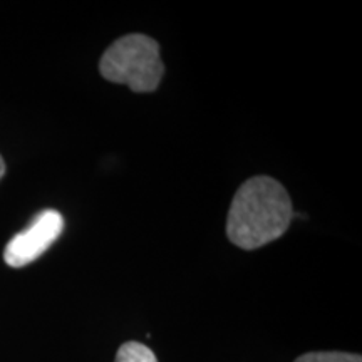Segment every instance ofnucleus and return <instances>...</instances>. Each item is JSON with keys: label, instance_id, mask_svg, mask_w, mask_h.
<instances>
[{"label": "nucleus", "instance_id": "423d86ee", "mask_svg": "<svg viewBox=\"0 0 362 362\" xmlns=\"http://www.w3.org/2000/svg\"><path fill=\"white\" fill-rule=\"evenodd\" d=\"M4 175H6V161H4V158L0 156V180H2Z\"/></svg>", "mask_w": 362, "mask_h": 362}, {"label": "nucleus", "instance_id": "f257e3e1", "mask_svg": "<svg viewBox=\"0 0 362 362\" xmlns=\"http://www.w3.org/2000/svg\"><path fill=\"white\" fill-rule=\"evenodd\" d=\"M292 216L287 189L270 176H253L235 193L226 218V235L242 250H255L282 237Z\"/></svg>", "mask_w": 362, "mask_h": 362}, {"label": "nucleus", "instance_id": "39448f33", "mask_svg": "<svg viewBox=\"0 0 362 362\" xmlns=\"http://www.w3.org/2000/svg\"><path fill=\"white\" fill-rule=\"evenodd\" d=\"M293 362H362L359 354L347 352H309L297 357Z\"/></svg>", "mask_w": 362, "mask_h": 362}, {"label": "nucleus", "instance_id": "20e7f679", "mask_svg": "<svg viewBox=\"0 0 362 362\" xmlns=\"http://www.w3.org/2000/svg\"><path fill=\"white\" fill-rule=\"evenodd\" d=\"M115 362H158L155 352L141 342H124L117 349Z\"/></svg>", "mask_w": 362, "mask_h": 362}, {"label": "nucleus", "instance_id": "f03ea898", "mask_svg": "<svg viewBox=\"0 0 362 362\" xmlns=\"http://www.w3.org/2000/svg\"><path fill=\"white\" fill-rule=\"evenodd\" d=\"M99 72L104 79L126 84L134 93H153L165 74L160 44L144 34L124 35L103 54Z\"/></svg>", "mask_w": 362, "mask_h": 362}, {"label": "nucleus", "instance_id": "7ed1b4c3", "mask_svg": "<svg viewBox=\"0 0 362 362\" xmlns=\"http://www.w3.org/2000/svg\"><path fill=\"white\" fill-rule=\"evenodd\" d=\"M64 228V218L56 210H45L24 232L17 233L4 250L8 267L21 269L33 264L59 238Z\"/></svg>", "mask_w": 362, "mask_h": 362}]
</instances>
